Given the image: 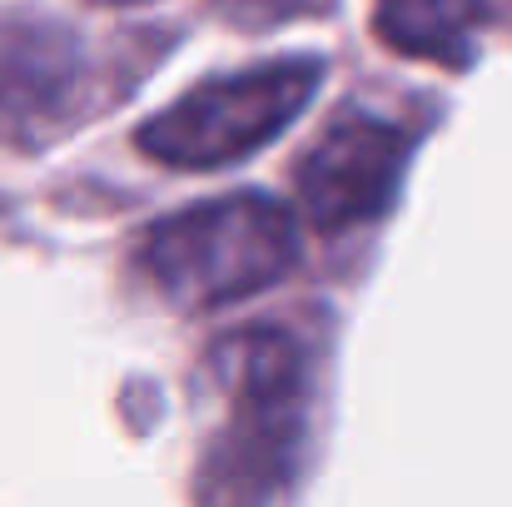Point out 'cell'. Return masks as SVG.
<instances>
[{
	"label": "cell",
	"instance_id": "obj_1",
	"mask_svg": "<svg viewBox=\"0 0 512 507\" xmlns=\"http://www.w3.org/2000/svg\"><path fill=\"white\" fill-rule=\"evenodd\" d=\"M299 259V224L269 194L179 209L145 239V269L179 309H224L279 284Z\"/></svg>",
	"mask_w": 512,
	"mask_h": 507
},
{
	"label": "cell",
	"instance_id": "obj_2",
	"mask_svg": "<svg viewBox=\"0 0 512 507\" xmlns=\"http://www.w3.org/2000/svg\"><path fill=\"white\" fill-rule=\"evenodd\" d=\"M324 60L294 55L259 70L219 75L179 95L165 115L135 130V145L170 169H219L269 145L319 90Z\"/></svg>",
	"mask_w": 512,
	"mask_h": 507
},
{
	"label": "cell",
	"instance_id": "obj_3",
	"mask_svg": "<svg viewBox=\"0 0 512 507\" xmlns=\"http://www.w3.org/2000/svg\"><path fill=\"white\" fill-rule=\"evenodd\" d=\"M214 378L229 403V433L209 458L214 498H254L279 488L289 443L304 423V363L294 343L269 329H249L219 343Z\"/></svg>",
	"mask_w": 512,
	"mask_h": 507
},
{
	"label": "cell",
	"instance_id": "obj_4",
	"mask_svg": "<svg viewBox=\"0 0 512 507\" xmlns=\"http://www.w3.org/2000/svg\"><path fill=\"white\" fill-rule=\"evenodd\" d=\"M408 169V135L388 120H339L299 165V204L314 229L343 234L388 214Z\"/></svg>",
	"mask_w": 512,
	"mask_h": 507
},
{
	"label": "cell",
	"instance_id": "obj_5",
	"mask_svg": "<svg viewBox=\"0 0 512 507\" xmlns=\"http://www.w3.org/2000/svg\"><path fill=\"white\" fill-rule=\"evenodd\" d=\"M80 80V50L60 25L0 35V120L10 135L40 140L65 130L70 85Z\"/></svg>",
	"mask_w": 512,
	"mask_h": 507
},
{
	"label": "cell",
	"instance_id": "obj_6",
	"mask_svg": "<svg viewBox=\"0 0 512 507\" xmlns=\"http://www.w3.org/2000/svg\"><path fill=\"white\" fill-rule=\"evenodd\" d=\"M488 0H378L373 25L388 50L438 65H468Z\"/></svg>",
	"mask_w": 512,
	"mask_h": 507
},
{
	"label": "cell",
	"instance_id": "obj_7",
	"mask_svg": "<svg viewBox=\"0 0 512 507\" xmlns=\"http://www.w3.org/2000/svg\"><path fill=\"white\" fill-rule=\"evenodd\" d=\"M314 0H214L219 15H229L234 25H249V30H264V25H279V20H294L304 15Z\"/></svg>",
	"mask_w": 512,
	"mask_h": 507
}]
</instances>
